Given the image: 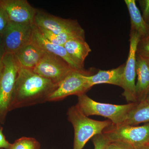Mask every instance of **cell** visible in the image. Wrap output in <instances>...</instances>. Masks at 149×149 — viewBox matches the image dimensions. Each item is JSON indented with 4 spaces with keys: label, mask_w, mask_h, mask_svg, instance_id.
I'll return each mask as SVG.
<instances>
[{
    "label": "cell",
    "mask_w": 149,
    "mask_h": 149,
    "mask_svg": "<svg viewBox=\"0 0 149 149\" xmlns=\"http://www.w3.org/2000/svg\"><path fill=\"white\" fill-rule=\"evenodd\" d=\"M57 85L35 73L20 67L17 78L10 111L47 102Z\"/></svg>",
    "instance_id": "cell-1"
},
{
    "label": "cell",
    "mask_w": 149,
    "mask_h": 149,
    "mask_svg": "<svg viewBox=\"0 0 149 149\" xmlns=\"http://www.w3.org/2000/svg\"><path fill=\"white\" fill-rule=\"evenodd\" d=\"M68 119L74 130L73 149H83L91 139L101 134L112 123L109 120L99 121L86 116L76 105L70 108L67 112Z\"/></svg>",
    "instance_id": "cell-2"
},
{
    "label": "cell",
    "mask_w": 149,
    "mask_h": 149,
    "mask_svg": "<svg viewBox=\"0 0 149 149\" xmlns=\"http://www.w3.org/2000/svg\"><path fill=\"white\" fill-rule=\"evenodd\" d=\"M76 106L86 116H100L108 118L113 125H121L137 103L123 105L103 103L94 100L86 94L77 96Z\"/></svg>",
    "instance_id": "cell-3"
},
{
    "label": "cell",
    "mask_w": 149,
    "mask_h": 149,
    "mask_svg": "<svg viewBox=\"0 0 149 149\" xmlns=\"http://www.w3.org/2000/svg\"><path fill=\"white\" fill-rule=\"evenodd\" d=\"M0 79V123L3 124L13 100L15 88L20 65L15 54L6 53Z\"/></svg>",
    "instance_id": "cell-4"
},
{
    "label": "cell",
    "mask_w": 149,
    "mask_h": 149,
    "mask_svg": "<svg viewBox=\"0 0 149 149\" xmlns=\"http://www.w3.org/2000/svg\"><path fill=\"white\" fill-rule=\"evenodd\" d=\"M103 134L110 141H120L135 149L149 144V123L142 125H111Z\"/></svg>",
    "instance_id": "cell-5"
},
{
    "label": "cell",
    "mask_w": 149,
    "mask_h": 149,
    "mask_svg": "<svg viewBox=\"0 0 149 149\" xmlns=\"http://www.w3.org/2000/svg\"><path fill=\"white\" fill-rule=\"evenodd\" d=\"M130 47L126 63H125L122 86V95L129 103L137 102L136 94V51L137 45L141 40L136 32L130 31Z\"/></svg>",
    "instance_id": "cell-6"
},
{
    "label": "cell",
    "mask_w": 149,
    "mask_h": 149,
    "mask_svg": "<svg viewBox=\"0 0 149 149\" xmlns=\"http://www.w3.org/2000/svg\"><path fill=\"white\" fill-rule=\"evenodd\" d=\"M91 75L89 71L74 70L70 72L57 85L47 102L56 101L70 95L85 94L90 88L85 76Z\"/></svg>",
    "instance_id": "cell-7"
},
{
    "label": "cell",
    "mask_w": 149,
    "mask_h": 149,
    "mask_svg": "<svg viewBox=\"0 0 149 149\" xmlns=\"http://www.w3.org/2000/svg\"><path fill=\"white\" fill-rule=\"evenodd\" d=\"M33 70L58 85L74 70L60 57L46 52L43 58Z\"/></svg>",
    "instance_id": "cell-8"
},
{
    "label": "cell",
    "mask_w": 149,
    "mask_h": 149,
    "mask_svg": "<svg viewBox=\"0 0 149 149\" xmlns=\"http://www.w3.org/2000/svg\"><path fill=\"white\" fill-rule=\"evenodd\" d=\"M35 24L9 22L2 35L6 53L15 54L21 48L32 42Z\"/></svg>",
    "instance_id": "cell-9"
},
{
    "label": "cell",
    "mask_w": 149,
    "mask_h": 149,
    "mask_svg": "<svg viewBox=\"0 0 149 149\" xmlns=\"http://www.w3.org/2000/svg\"><path fill=\"white\" fill-rule=\"evenodd\" d=\"M0 6L5 11L10 22L35 24L37 9L27 0H0Z\"/></svg>",
    "instance_id": "cell-10"
},
{
    "label": "cell",
    "mask_w": 149,
    "mask_h": 149,
    "mask_svg": "<svg viewBox=\"0 0 149 149\" xmlns=\"http://www.w3.org/2000/svg\"><path fill=\"white\" fill-rule=\"evenodd\" d=\"M34 24L56 35L79 29L81 26L77 20L64 19L37 10Z\"/></svg>",
    "instance_id": "cell-11"
},
{
    "label": "cell",
    "mask_w": 149,
    "mask_h": 149,
    "mask_svg": "<svg viewBox=\"0 0 149 149\" xmlns=\"http://www.w3.org/2000/svg\"><path fill=\"white\" fill-rule=\"evenodd\" d=\"M32 41L35 45L46 52L60 57L67 62L72 69L74 70L85 71V69L81 68L74 62L68 53L63 46L56 45L46 39L41 34L35 24Z\"/></svg>",
    "instance_id": "cell-12"
},
{
    "label": "cell",
    "mask_w": 149,
    "mask_h": 149,
    "mask_svg": "<svg viewBox=\"0 0 149 149\" xmlns=\"http://www.w3.org/2000/svg\"><path fill=\"white\" fill-rule=\"evenodd\" d=\"M136 94L137 102H144L149 93V59L136 55Z\"/></svg>",
    "instance_id": "cell-13"
},
{
    "label": "cell",
    "mask_w": 149,
    "mask_h": 149,
    "mask_svg": "<svg viewBox=\"0 0 149 149\" xmlns=\"http://www.w3.org/2000/svg\"><path fill=\"white\" fill-rule=\"evenodd\" d=\"M46 52L32 42L21 48L15 54L22 68L32 70L37 66Z\"/></svg>",
    "instance_id": "cell-14"
},
{
    "label": "cell",
    "mask_w": 149,
    "mask_h": 149,
    "mask_svg": "<svg viewBox=\"0 0 149 149\" xmlns=\"http://www.w3.org/2000/svg\"><path fill=\"white\" fill-rule=\"evenodd\" d=\"M125 64L110 70H100L95 74L85 76L88 86L91 89L93 86L98 84H111L121 87Z\"/></svg>",
    "instance_id": "cell-15"
},
{
    "label": "cell",
    "mask_w": 149,
    "mask_h": 149,
    "mask_svg": "<svg viewBox=\"0 0 149 149\" xmlns=\"http://www.w3.org/2000/svg\"><path fill=\"white\" fill-rule=\"evenodd\" d=\"M68 53L74 62L84 69V62L92 50L85 38H77L70 40L63 46Z\"/></svg>",
    "instance_id": "cell-16"
},
{
    "label": "cell",
    "mask_w": 149,
    "mask_h": 149,
    "mask_svg": "<svg viewBox=\"0 0 149 149\" xmlns=\"http://www.w3.org/2000/svg\"><path fill=\"white\" fill-rule=\"evenodd\" d=\"M129 15L130 24V31L136 32L141 39L146 38L149 36V25L144 20L135 0H125Z\"/></svg>",
    "instance_id": "cell-17"
},
{
    "label": "cell",
    "mask_w": 149,
    "mask_h": 149,
    "mask_svg": "<svg viewBox=\"0 0 149 149\" xmlns=\"http://www.w3.org/2000/svg\"><path fill=\"white\" fill-rule=\"evenodd\" d=\"M37 27L41 34L46 39L52 43L58 45L63 46L66 42L72 39L77 38H85V31L82 27L56 35L47 29H44L42 27Z\"/></svg>",
    "instance_id": "cell-18"
},
{
    "label": "cell",
    "mask_w": 149,
    "mask_h": 149,
    "mask_svg": "<svg viewBox=\"0 0 149 149\" xmlns=\"http://www.w3.org/2000/svg\"><path fill=\"white\" fill-rule=\"evenodd\" d=\"M148 123H149V104L142 102L137 103L121 125H137Z\"/></svg>",
    "instance_id": "cell-19"
},
{
    "label": "cell",
    "mask_w": 149,
    "mask_h": 149,
    "mask_svg": "<svg viewBox=\"0 0 149 149\" xmlns=\"http://www.w3.org/2000/svg\"><path fill=\"white\" fill-rule=\"evenodd\" d=\"M40 143L36 139L23 137L17 139L9 149H40Z\"/></svg>",
    "instance_id": "cell-20"
},
{
    "label": "cell",
    "mask_w": 149,
    "mask_h": 149,
    "mask_svg": "<svg viewBox=\"0 0 149 149\" xmlns=\"http://www.w3.org/2000/svg\"><path fill=\"white\" fill-rule=\"evenodd\" d=\"M136 55L149 59V36L141 39L137 45Z\"/></svg>",
    "instance_id": "cell-21"
},
{
    "label": "cell",
    "mask_w": 149,
    "mask_h": 149,
    "mask_svg": "<svg viewBox=\"0 0 149 149\" xmlns=\"http://www.w3.org/2000/svg\"><path fill=\"white\" fill-rule=\"evenodd\" d=\"M109 141L103 133L96 135L93 138L94 149H104Z\"/></svg>",
    "instance_id": "cell-22"
},
{
    "label": "cell",
    "mask_w": 149,
    "mask_h": 149,
    "mask_svg": "<svg viewBox=\"0 0 149 149\" xmlns=\"http://www.w3.org/2000/svg\"><path fill=\"white\" fill-rule=\"evenodd\" d=\"M104 149H135L129 144L120 141H109Z\"/></svg>",
    "instance_id": "cell-23"
},
{
    "label": "cell",
    "mask_w": 149,
    "mask_h": 149,
    "mask_svg": "<svg viewBox=\"0 0 149 149\" xmlns=\"http://www.w3.org/2000/svg\"><path fill=\"white\" fill-rule=\"evenodd\" d=\"M10 22L7 15L3 8L0 6V35L2 37L4 32Z\"/></svg>",
    "instance_id": "cell-24"
},
{
    "label": "cell",
    "mask_w": 149,
    "mask_h": 149,
    "mask_svg": "<svg viewBox=\"0 0 149 149\" xmlns=\"http://www.w3.org/2000/svg\"><path fill=\"white\" fill-rule=\"evenodd\" d=\"M138 1L142 11L143 18L149 25V0H140Z\"/></svg>",
    "instance_id": "cell-25"
},
{
    "label": "cell",
    "mask_w": 149,
    "mask_h": 149,
    "mask_svg": "<svg viewBox=\"0 0 149 149\" xmlns=\"http://www.w3.org/2000/svg\"><path fill=\"white\" fill-rule=\"evenodd\" d=\"M12 144L7 141L3 132V128L0 127V149L4 148L9 149Z\"/></svg>",
    "instance_id": "cell-26"
},
{
    "label": "cell",
    "mask_w": 149,
    "mask_h": 149,
    "mask_svg": "<svg viewBox=\"0 0 149 149\" xmlns=\"http://www.w3.org/2000/svg\"><path fill=\"white\" fill-rule=\"evenodd\" d=\"M6 52L3 44H0V79L2 74L3 68V58Z\"/></svg>",
    "instance_id": "cell-27"
},
{
    "label": "cell",
    "mask_w": 149,
    "mask_h": 149,
    "mask_svg": "<svg viewBox=\"0 0 149 149\" xmlns=\"http://www.w3.org/2000/svg\"><path fill=\"white\" fill-rule=\"evenodd\" d=\"M136 149H149V144L143 146Z\"/></svg>",
    "instance_id": "cell-28"
},
{
    "label": "cell",
    "mask_w": 149,
    "mask_h": 149,
    "mask_svg": "<svg viewBox=\"0 0 149 149\" xmlns=\"http://www.w3.org/2000/svg\"><path fill=\"white\" fill-rule=\"evenodd\" d=\"M144 102H146L149 104V94H148V96H147Z\"/></svg>",
    "instance_id": "cell-29"
},
{
    "label": "cell",
    "mask_w": 149,
    "mask_h": 149,
    "mask_svg": "<svg viewBox=\"0 0 149 149\" xmlns=\"http://www.w3.org/2000/svg\"><path fill=\"white\" fill-rule=\"evenodd\" d=\"M0 44H3L2 38L0 35Z\"/></svg>",
    "instance_id": "cell-30"
},
{
    "label": "cell",
    "mask_w": 149,
    "mask_h": 149,
    "mask_svg": "<svg viewBox=\"0 0 149 149\" xmlns=\"http://www.w3.org/2000/svg\"><path fill=\"white\" fill-rule=\"evenodd\" d=\"M0 127H1V126H0Z\"/></svg>",
    "instance_id": "cell-31"
}]
</instances>
